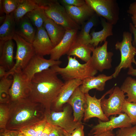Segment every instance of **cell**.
<instances>
[{"mask_svg":"<svg viewBox=\"0 0 136 136\" xmlns=\"http://www.w3.org/2000/svg\"><path fill=\"white\" fill-rule=\"evenodd\" d=\"M51 67L35 74L29 82L28 98L44 107L46 113L51 111L63 82Z\"/></svg>","mask_w":136,"mask_h":136,"instance_id":"1","label":"cell"},{"mask_svg":"<svg viewBox=\"0 0 136 136\" xmlns=\"http://www.w3.org/2000/svg\"><path fill=\"white\" fill-rule=\"evenodd\" d=\"M7 129L20 131L44 119L46 110L43 106L28 98L10 101Z\"/></svg>","mask_w":136,"mask_h":136,"instance_id":"2","label":"cell"},{"mask_svg":"<svg viewBox=\"0 0 136 136\" xmlns=\"http://www.w3.org/2000/svg\"><path fill=\"white\" fill-rule=\"evenodd\" d=\"M68 63L64 67H61L58 65H55L51 68L62 78L65 81L73 79H79L82 81L92 76H94L97 73V71L93 66L91 60L85 63H80L73 57L68 56Z\"/></svg>","mask_w":136,"mask_h":136,"instance_id":"3","label":"cell"},{"mask_svg":"<svg viewBox=\"0 0 136 136\" xmlns=\"http://www.w3.org/2000/svg\"><path fill=\"white\" fill-rule=\"evenodd\" d=\"M40 7L44 9L48 18L66 30L81 29L69 16L64 7L57 1L46 0Z\"/></svg>","mask_w":136,"mask_h":136,"instance_id":"4","label":"cell"},{"mask_svg":"<svg viewBox=\"0 0 136 136\" xmlns=\"http://www.w3.org/2000/svg\"><path fill=\"white\" fill-rule=\"evenodd\" d=\"M132 34L128 31H124L122 39L121 42L117 41L115 45V48L120 52L121 61L116 67L112 75L113 78H116L122 69L129 68L132 66V63L136 55V48L132 44Z\"/></svg>","mask_w":136,"mask_h":136,"instance_id":"5","label":"cell"},{"mask_svg":"<svg viewBox=\"0 0 136 136\" xmlns=\"http://www.w3.org/2000/svg\"><path fill=\"white\" fill-rule=\"evenodd\" d=\"M98 15L104 17L108 22L116 24L119 19V8L115 0H85Z\"/></svg>","mask_w":136,"mask_h":136,"instance_id":"6","label":"cell"},{"mask_svg":"<svg viewBox=\"0 0 136 136\" xmlns=\"http://www.w3.org/2000/svg\"><path fill=\"white\" fill-rule=\"evenodd\" d=\"M13 39L16 42L17 46L16 54L14 58L15 62L13 68L7 71L9 75H11L12 73L15 71L22 70L36 54L32 44L16 33Z\"/></svg>","mask_w":136,"mask_h":136,"instance_id":"7","label":"cell"},{"mask_svg":"<svg viewBox=\"0 0 136 136\" xmlns=\"http://www.w3.org/2000/svg\"><path fill=\"white\" fill-rule=\"evenodd\" d=\"M72 112L71 106L69 104L63 107L62 111H51L45 113V118L47 122L60 127L71 134L81 124L74 121Z\"/></svg>","mask_w":136,"mask_h":136,"instance_id":"8","label":"cell"},{"mask_svg":"<svg viewBox=\"0 0 136 136\" xmlns=\"http://www.w3.org/2000/svg\"><path fill=\"white\" fill-rule=\"evenodd\" d=\"M126 96L120 88L116 86L110 94L108 98L104 97L102 99L101 108L107 117L109 118L111 116L119 115L122 113V107L126 99Z\"/></svg>","mask_w":136,"mask_h":136,"instance_id":"9","label":"cell"},{"mask_svg":"<svg viewBox=\"0 0 136 136\" xmlns=\"http://www.w3.org/2000/svg\"><path fill=\"white\" fill-rule=\"evenodd\" d=\"M113 87L105 93L99 99L97 98L95 95L91 96L88 93L85 94V104L83 120L86 121L91 118L95 117L104 121H108L109 119L104 113L101 108V103L102 99L108 94L113 91Z\"/></svg>","mask_w":136,"mask_h":136,"instance_id":"10","label":"cell"},{"mask_svg":"<svg viewBox=\"0 0 136 136\" xmlns=\"http://www.w3.org/2000/svg\"><path fill=\"white\" fill-rule=\"evenodd\" d=\"M62 62L60 60L47 59L43 56L35 54L22 70V74L26 80L29 82L35 74L53 66L59 65Z\"/></svg>","mask_w":136,"mask_h":136,"instance_id":"11","label":"cell"},{"mask_svg":"<svg viewBox=\"0 0 136 136\" xmlns=\"http://www.w3.org/2000/svg\"><path fill=\"white\" fill-rule=\"evenodd\" d=\"M131 121L127 114L122 113L117 116H111L108 121L99 120L98 123L93 126L90 134L92 135L98 134L108 131H112L116 128L132 126Z\"/></svg>","mask_w":136,"mask_h":136,"instance_id":"12","label":"cell"},{"mask_svg":"<svg viewBox=\"0 0 136 136\" xmlns=\"http://www.w3.org/2000/svg\"><path fill=\"white\" fill-rule=\"evenodd\" d=\"M13 82L9 91L10 101L28 97L29 91V82L24 77L22 70L15 71L12 73Z\"/></svg>","mask_w":136,"mask_h":136,"instance_id":"13","label":"cell"},{"mask_svg":"<svg viewBox=\"0 0 136 136\" xmlns=\"http://www.w3.org/2000/svg\"><path fill=\"white\" fill-rule=\"evenodd\" d=\"M108 44L106 41L101 46L94 48L92 52L91 59L92 64L95 69L100 72L112 67V58L113 53L108 51Z\"/></svg>","mask_w":136,"mask_h":136,"instance_id":"14","label":"cell"},{"mask_svg":"<svg viewBox=\"0 0 136 136\" xmlns=\"http://www.w3.org/2000/svg\"><path fill=\"white\" fill-rule=\"evenodd\" d=\"M82 83V80L77 79L65 81L57 98L51 106V111H61L63 106L67 103L75 90Z\"/></svg>","mask_w":136,"mask_h":136,"instance_id":"15","label":"cell"},{"mask_svg":"<svg viewBox=\"0 0 136 136\" xmlns=\"http://www.w3.org/2000/svg\"><path fill=\"white\" fill-rule=\"evenodd\" d=\"M78 30H66L62 39L51 51L50 59L59 60L63 55L67 54L75 43Z\"/></svg>","mask_w":136,"mask_h":136,"instance_id":"16","label":"cell"},{"mask_svg":"<svg viewBox=\"0 0 136 136\" xmlns=\"http://www.w3.org/2000/svg\"><path fill=\"white\" fill-rule=\"evenodd\" d=\"M32 44L36 54L42 56L50 55L54 47L43 26L37 29Z\"/></svg>","mask_w":136,"mask_h":136,"instance_id":"17","label":"cell"},{"mask_svg":"<svg viewBox=\"0 0 136 136\" xmlns=\"http://www.w3.org/2000/svg\"><path fill=\"white\" fill-rule=\"evenodd\" d=\"M67 103L72 108L74 121L82 124L81 121L84 115L85 96L79 87L75 90Z\"/></svg>","mask_w":136,"mask_h":136,"instance_id":"18","label":"cell"},{"mask_svg":"<svg viewBox=\"0 0 136 136\" xmlns=\"http://www.w3.org/2000/svg\"><path fill=\"white\" fill-rule=\"evenodd\" d=\"M64 6L70 17L79 25H82L95 13L92 9L86 3L81 6Z\"/></svg>","mask_w":136,"mask_h":136,"instance_id":"19","label":"cell"},{"mask_svg":"<svg viewBox=\"0 0 136 136\" xmlns=\"http://www.w3.org/2000/svg\"><path fill=\"white\" fill-rule=\"evenodd\" d=\"M113 78L112 76H108L104 74H100L88 78L82 81L81 85L79 87L81 91L84 94L88 93L93 89L100 91L105 89L106 82Z\"/></svg>","mask_w":136,"mask_h":136,"instance_id":"20","label":"cell"},{"mask_svg":"<svg viewBox=\"0 0 136 136\" xmlns=\"http://www.w3.org/2000/svg\"><path fill=\"white\" fill-rule=\"evenodd\" d=\"M14 43L12 40L0 42V64L8 71L15 64L14 61Z\"/></svg>","mask_w":136,"mask_h":136,"instance_id":"21","label":"cell"},{"mask_svg":"<svg viewBox=\"0 0 136 136\" xmlns=\"http://www.w3.org/2000/svg\"><path fill=\"white\" fill-rule=\"evenodd\" d=\"M43 26L54 47L62 39L66 29L48 18L44 22Z\"/></svg>","mask_w":136,"mask_h":136,"instance_id":"22","label":"cell"},{"mask_svg":"<svg viewBox=\"0 0 136 136\" xmlns=\"http://www.w3.org/2000/svg\"><path fill=\"white\" fill-rule=\"evenodd\" d=\"M97 15L95 13L82 24L81 30L78 34L77 33L74 44H90L91 37L90 32L92 27L97 23L98 19Z\"/></svg>","mask_w":136,"mask_h":136,"instance_id":"23","label":"cell"},{"mask_svg":"<svg viewBox=\"0 0 136 136\" xmlns=\"http://www.w3.org/2000/svg\"><path fill=\"white\" fill-rule=\"evenodd\" d=\"M31 23L26 16L24 17L17 23L18 26L16 29V33L32 44L36 32Z\"/></svg>","mask_w":136,"mask_h":136,"instance_id":"24","label":"cell"},{"mask_svg":"<svg viewBox=\"0 0 136 136\" xmlns=\"http://www.w3.org/2000/svg\"><path fill=\"white\" fill-rule=\"evenodd\" d=\"M101 21L103 27L102 29L96 32L93 30L90 33L91 39L90 44L94 47H97L99 43H101L103 41L105 42L106 41L108 37L113 35V25L103 18L101 19Z\"/></svg>","mask_w":136,"mask_h":136,"instance_id":"25","label":"cell"},{"mask_svg":"<svg viewBox=\"0 0 136 136\" xmlns=\"http://www.w3.org/2000/svg\"><path fill=\"white\" fill-rule=\"evenodd\" d=\"M16 23L13 13L6 15L0 27V41L5 42L13 39L16 34Z\"/></svg>","mask_w":136,"mask_h":136,"instance_id":"26","label":"cell"},{"mask_svg":"<svg viewBox=\"0 0 136 136\" xmlns=\"http://www.w3.org/2000/svg\"><path fill=\"white\" fill-rule=\"evenodd\" d=\"M94 47L90 44H74L67 54L74 56L87 62L91 59V54Z\"/></svg>","mask_w":136,"mask_h":136,"instance_id":"27","label":"cell"},{"mask_svg":"<svg viewBox=\"0 0 136 136\" xmlns=\"http://www.w3.org/2000/svg\"><path fill=\"white\" fill-rule=\"evenodd\" d=\"M39 7L36 0H21L17 9L13 13L16 23L28 12Z\"/></svg>","mask_w":136,"mask_h":136,"instance_id":"28","label":"cell"},{"mask_svg":"<svg viewBox=\"0 0 136 136\" xmlns=\"http://www.w3.org/2000/svg\"><path fill=\"white\" fill-rule=\"evenodd\" d=\"M120 88L126 93V100L128 101L136 103V80L130 77H127Z\"/></svg>","mask_w":136,"mask_h":136,"instance_id":"29","label":"cell"},{"mask_svg":"<svg viewBox=\"0 0 136 136\" xmlns=\"http://www.w3.org/2000/svg\"><path fill=\"white\" fill-rule=\"evenodd\" d=\"M26 16L37 29L43 26L44 22L48 18L44 9L40 7L28 12Z\"/></svg>","mask_w":136,"mask_h":136,"instance_id":"30","label":"cell"},{"mask_svg":"<svg viewBox=\"0 0 136 136\" xmlns=\"http://www.w3.org/2000/svg\"><path fill=\"white\" fill-rule=\"evenodd\" d=\"M9 76L0 79V103L8 104L10 101L9 91L13 79L9 78Z\"/></svg>","mask_w":136,"mask_h":136,"instance_id":"31","label":"cell"},{"mask_svg":"<svg viewBox=\"0 0 136 136\" xmlns=\"http://www.w3.org/2000/svg\"><path fill=\"white\" fill-rule=\"evenodd\" d=\"M21 0H0V13L6 15L13 13L17 9Z\"/></svg>","mask_w":136,"mask_h":136,"instance_id":"32","label":"cell"},{"mask_svg":"<svg viewBox=\"0 0 136 136\" xmlns=\"http://www.w3.org/2000/svg\"><path fill=\"white\" fill-rule=\"evenodd\" d=\"M122 112L127 114L132 125L136 124V103L129 102L126 99L123 106Z\"/></svg>","mask_w":136,"mask_h":136,"instance_id":"33","label":"cell"},{"mask_svg":"<svg viewBox=\"0 0 136 136\" xmlns=\"http://www.w3.org/2000/svg\"><path fill=\"white\" fill-rule=\"evenodd\" d=\"M9 116V104L0 103V129L6 128Z\"/></svg>","mask_w":136,"mask_h":136,"instance_id":"34","label":"cell"},{"mask_svg":"<svg viewBox=\"0 0 136 136\" xmlns=\"http://www.w3.org/2000/svg\"><path fill=\"white\" fill-rule=\"evenodd\" d=\"M115 136H136V125L133 126L119 128Z\"/></svg>","mask_w":136,"mask_h":136,"instance_id":"35","label":"cell"},{"mask_svg":"<svg viewBox=\"0 0 136 136\" xmlns=\"http://www.w3.org/2000/svg\"><path fill=\"white\" fill-rule=\"evenodd\" d=\"M47 123V120L45 117L43 120L33 125L36 132L37 136H41Z\"/></svg>","mask_w":136,"mask_h":136,"instance_id":"36","label":"cell"},{"mask_svg":"<svg viewBox=\"0 0 136 136\" xmlns=\"http://www.w3.org/2000/svg\"><path fill=\"white\" fill-rule=\"evenodd\" d=\"M60 1L63 6H70L77 7L82 6L86 4L84 0H61Z\"/></svg>","mask_w":136,"mask_h":136,"instance_id":"37","label":"cell"},{"mask_svg":"<svg viewBox=\"0 0 136 136\" xmlns=\"http://www.w3.org/2000/svg\"><path fill=\"white\" fill-rule=\"evenodd\" d=\"M20 131L24 136H37V134L33 125L24 128Z\"/></svg>","mask_w":136,"mask_h":136,"instance_id":"38","label":"cell"},{"mask_svg":"<svg viewBox=\"0 0 136 136\" xmlns=\"http://www.w3.org/2000/svg\"><path fill=\"white\" fill-rule=\"evenodd\" d=\"M20 131L9 130L5 128L0 129V136H16Z\"/></svg>","mask_w":136,"mask_h":136,"instance_id":"39","label":"cell"},{"mask_svg":"<svg viewBox=\"0 0 136 136\" xmlns=\"http://www.w3.org/2000/svg\"><path fill=\"white\" fill-rule=\"evenodd\" d=\"M84 126L81 124L73 131L71 136H84Z\"/></svg>","mask_w":136,"mask_h":136,"instance_id":"40","label":"cell"},{"mask_svg":"<svg viewBox=\"0 0 136 136\" xmlns=\"http://www.w3.org/2000/svg\"><path fill=\"white\" fill-rule=\"evenodd\" d=\"M55 127V126L52 125L47 122L45 127L41 136H49Z\"/></svg>","mask_w":136,"mask_h":136,"instance_id":"41","label":"cell"},{"mask_svg":"<svg viewBox=\"0 0 136 136\" xmlns=\"http://www.w3.org/2000/svg\"><path fill=\"white\" fill-rule=\"evenodd\" d=\"M127 12L131 16L136 17V0L130 5Z\"/></svg>","mask_w":136,"mask_h":136,"instance_id":"42","label":"cell"},{"mask_svg":"<svg viewBox=\"0 0 136 136\" xmlns=\"http://www.w3.org/2000/svg\"><path fill=\"white\" fill-rule=\"evenodd\" d=\"M129 29L130 32L133 34L134 36L133 40L132 41L133 45L136 47V29L134 27L132 23H130L129 24Z\"/></svg>","mask_w":136,"mask_h":136,"instance_id":"43","label":"cell"},{"mask_svg":"<svg viewBox=\"0 0 136 136\" xmlns=\"http://www.w3.org/2000/svg\"><path fill=\"white\" fill-rule=\"evenodd\" d=\"M132 63L136 65V61L135 59L133 60ZM128 69L127 73L128 74L132 76H136V69H134L132 66Z\"/></svg>","mask_w":136,"mask_h":136,"instance_id":"44","label":"cell"},{"mask_svg":"<svg viewBox=\"0 0 136 136\" xmlns=\"http://www.w3.org/2000/svg\"><path fill=\"white\" fill-rule=\"evenodd\" d=\"M10 76V75H9ZM8 75L7 71L4 67L0 66V78H2L4 77H7Z\"/></svg>","mask_w":136,"mask_h":136,"instance_id":"45","label":"cell"},{"mask_svg":"<svg viewBox=\"0 0 136 136\" xmlns=\"http://www.w3.org/2000/svg\"><path fill=\"white\" fill-rule=\"evenodd\" d=\"M49 136H60L58 126H55L54 128L50 133Z\"/></svg>","mask_w":136,"mask_h":136,"instance_id":"46","label":"cell"},{"mask_svg":"<svg viewBox=\"0 0 136 136\" xmlns=\"http://www.w3.org/2000/svg\"><path fill=\"white\" fill-rule=\"evenodd\" d=\"M115 134L112 131H108L100 134L95 135L92 136H115Z\"/></svg>","mask_w":136,"mask_h":136,"instance_id":"47","label":"cell"},{"mask_svg":"<svg viewBox=\"0 0 136 136\" xmlns=\"http://www.w3.org/2000/svg\"><path fill=\"white\" fill-rule=\"evenodd\" d=\"M58 127L60 136H71V134L62 128L58 126Z\"/></svg>","mask_w":136,"mask_h":136,"instance_id":"48","label":"cell"},{"mask_svg":"<svg viewBox=\"0 0 136 136\" xmlns=\"http://www.w3.org/2000/svg\"><path fill=\"white\" fill-rule=\"evenodd\" d=\"M131 19L132 22V23L136 29V17L131 16Z\"/></svg>","mask_w":136,"mask_h":136,"instance_id":"49","label":"cell"},{"mask_svg":"<svg viewBox=\"0 0 136 136\" xmlns=\"http://www.w3.org/2000/svg\"><path fill=\"white\" fill-rule=\"evenodd\" d=\"M16 136H24L22 132L20 131V132Z\"/></svg>","mask_w":136,"mask_h":136,"instance_id":"50","label":"cell"},{"mask_svg":"<svg viewBox=\"0 0 136 136\" xmlns=\"http://www.w3.org/2000/svg\"></svg>","mask_w":136,"mask_h":136,"instance_id":"51","label":"cell"}]
</instances>
